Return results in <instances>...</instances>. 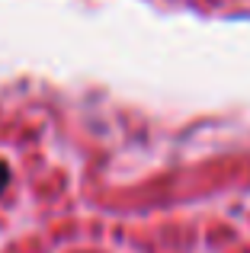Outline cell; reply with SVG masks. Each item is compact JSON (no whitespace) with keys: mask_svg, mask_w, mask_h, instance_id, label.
<instances>
[{"mask_svg":"<svg viewBox=\"0 0 250 253\" xmlns=\"http://www.w3.org/2000/svg\"><path fill=\"white\" fill-rule=\"evenodd\" d=\"M6 183H10V167H6V164L0 161V192L6 189Z\"/></svg>","mask_w":250,"mask_h":253,"instance_id":"1","label":"cell"}]
</instances>
